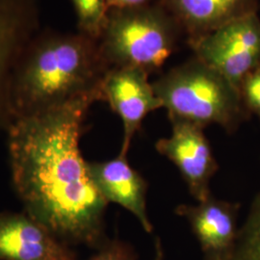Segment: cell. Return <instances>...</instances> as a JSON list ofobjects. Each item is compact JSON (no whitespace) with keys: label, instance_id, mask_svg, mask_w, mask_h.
I'll return each instance as SVG.
<instances>
[{"label":"cell","instance_id":"obj_16","mask_svg":"<svg viewBox=\"0 0 260 260\" xmlns=\"http://www.w3.org/2000/svg\"><path fill=\"white\" fill-rule=\"evenodd\" d=\"M87 260H137V255L129 244L114 239L105 242Z\"/></svg>","mask_w":260,"mask_h":260},{"label":"cell","instance_id":"obj_14","mask_svg":"<svg viewBox=\"0 0 260 260\" xmlns=\"http://www.w3.org/2000/svg\"><path fill=\"white\" fill-rule=\"evenodd\" d=\"M77 19V32L99 40L108 13L107 0H71Z\"/></svg>","mask_w":260,"mask_h":260},{"label":"cell","instance_id":"obj_4","mask_svg":"<svg viewBox=\"0 0 260 260\" xmlns=\"http://www.w3.org/2000/svg\"><path fill=\"white\" fill-rule=\"evenodd\" d=\"M182 34L176 19L157 1L109 9L98 43L110 68H136L149 75L173 55Z\"/></svg>","mask_w":260,"mask_h":260},{"label":"cell","instance_id":"obj_17","mask_svg":"<svg viewBox=\"0 0 260 260\" xmlns=\"http://www.w3.org/2000/svg\"><path fill=\"white\" fill-rule=\"evenodd\" d=\"M152 3V0H107L108 9L132 8Z\"/></svg>","mask_w":260,"mask_h":260},{"label":"cell","instance_id":"obj_12","mask_svg":"<svg viewBox=\"0 0 260 260\" xmlns=\"http://www.w3.org/2000/svg\"><path fill=\"white\" fill-rule=\"evenodd\" d=\"M176 19L188 41L205 36L233 20L256 14L259 0H158Z\"/></svg>","mask_w":260,"mask_h":260},{"label":"cell","instance_id":"obj_1","mask_svg":"<svg viewBox=\"0 0 260 260\" xmlns=\"http://www.w3.org/2000/svg\"><path fill=\"white\" fill-rule=\"evenodd\" d=\"M103 102L93 93L9 125L13 185L24 212L67 245L98 250L107 241V202L98 191L79 147L90 107Z\"/></svg>","mask_w":260,"mask_h":260},{"label":"cell","instance_id":"obj_5","mask_svg":"<svg viewBox=\"0 0 260 260\" xmlns=\"http://www.w3.org/2000/svg\"><path fill=\"white\" fill-rule=\"evenodd\" d=\"M195 57L223 75L240 92L244 78L260 67V18L251 14L188 41Z\"/></svg>","mask_w":260,"mask_h":260},{"label":"cell","instance_id":"obj_9","mask_svg":"<svg viewBox=\"0 0 260 260\" xmlns=\"http://www.w3.org/2000/svg\"><path fill=\"white\" fill-rule=\"evenodd\" d=\"M0 260H78L70 246L26 212L0 213Z\"/></svg>","mask_w":260,"mask_h":260},{"label":"cell","instance_id":"obj_11","mask_svg":"<svg viewBox=\"0 0 260 260\" xmlns=\"http://www.w3.org/2000/svg\"><path fill=\"white\" fill-rule=\"evenodd\" d=\"M91 179L107 203L121 205L133 214L147 233L152 224L147 212L148 183L130 166L126 156L103 162H88Z\"/></svg>","mask_w":260,"mask_h":260},{"label":"cell","instance_id":"obj_2","mask_svg":"<svg viewBox=\"0 0 260 260\" xmlns=\"http://www.w3.org/2000/svg\"><path fill=\"white\" fill-rule=\"evenodd\" d=\"M110 69L96 40L79 32L40 30L12 75L9 105L13 121L89 94L98 93L103 99L102 85Z\"/></svg>","mask_w":260,"mask_h":260},{"label":"cell","instance_id":"obj_6","mask_svg":"<svg viewBox=\"0 0 260 260\" xmlns=\"http://www.w3.org/2000/svg\"><path fill=\"white\" fill-rule=\"evenodd\" d=\"M39 0H0V128L13 121L9 89L20 56L40 32Z\"/></svg>","mask_w":260,"mask_h":260},{"label":"cell","instance_id":"obj_3","mask_svg":"<svg viewBox=\"0 0 260 260\" xmlns=\"http://www.w3.org/2000/svg\"><path fill=\"white\" fill-rule=\"evenodd\" d=\"M152 87L171 121H188L204 128L218 124L233 133L250 115L240 92L197 57L168 71Z\"/></svg>","mask_w":260,"mask_h":260},{"label":"cell","instance_id":"obj_18","mask_svg":"<svg viewBox=\"0 0 260 260\" xmlns=\"http://www.w3.org/2000/svg\"><path fill=\"white\" fill-rule=\"evenodd\" d=\"M155 260H164V254H163V250L161 247V244L159 240L156 242V257Z\"/></svg>","mask_w":260,"mask_h":260},{"label":"cell","instance_id":"obj_10","mask_svg":"<svg viewBox=\"0 0 260 260\" xmlns=\"http://www.w3.org/2000/svg\"><path fill=\"white\" fill-rule=\"evenodd\" d=\"M239 207L210 196L199 205L177 206L176 213L190 223L205 260H230L238 234Z\"/></svg>","mask_w":260,"mask_h":260},{"label":"cell","instance_id":"obj_8","mask_svg":"<svg viewBox=\"0 0 260 260\" xmlns=\"http://www.w3.org/2000/svg\"><path fill=\"white\" fill-rule=\"evenodd\" d=\"M149 74L136 68H111L104 76L102 91L106 102L122 121L123 138L120 155L126 156L130 144L150 112L162 108Z\"/></svg>","mask_w":260,"mask_h":260},{"label":"cell","instance_id":"obj_15","mask_svg":"<svg viewBox=\"0 0 260 260\" xmlns=\"http://www.w3.org/2000/svg\"><path fill=\"white\" fill-rule=\"evenodd\" d=\"M240 95L249 114L255 115L260 120V67L244 78L240 86Z\"/></svg>","mask_w":260,"mask_h":260},{"label":"cell","instance_id":"obj_7","mask_svg":"<svg viewBox=\"0 0 260 260\" xmlns=\"http://www.w3.org/2000/svg\"><path fill=\"white\" fill-rule=\"evenodd\" d=\"M173 132L158 140L155 149L180 172L191 195L201 203L210 196V180L218 171L204 127L183 121H172Z\"/></svg>","mask_w":260,"mask_h":260},{"label":"cell","instance_id":"obj_13","mask_svg":"<svg viewBox=\"0 0 260 260\" xmlns=\"http://www.w3.org/2000/svg\"><path fill=\"white\" fill-rule=\"evenodd\" d=\"M230 260H260V193L251 205Z\"/></svg>","mask_w":260,"mask_h":260}]
</instances>
